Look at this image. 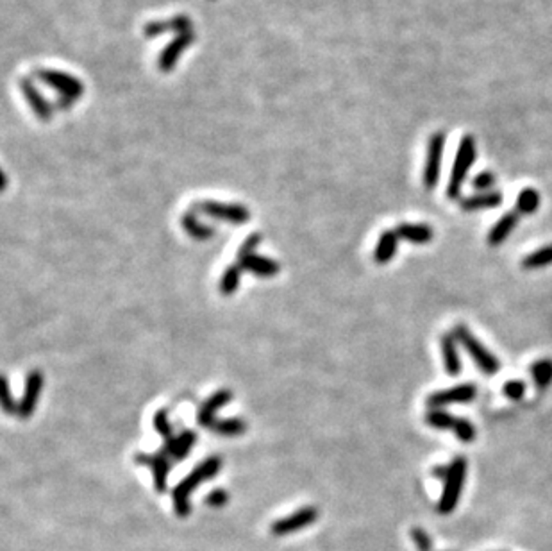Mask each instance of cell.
<instances>
[{"label": "cell", "instance_id": "37", "mask_svg": "<svg viewBox=\"0 0 552 551\" xmlns=\"http://www.w3.org/2000/svg\"><path fill=\"white\" fill-rule=\"evenodd\" d=\"M229 501V492L224 491V489H215L213 492H209L206 496V505L213 506V508H222Z\"/></svg>", "mask_w": 552, "mask_h": 551}, {"label": "cell", "instance_id": "4", "mask_svg": "<svg viewBox=\"0 0 552 551\" xmlns=\"http://www.w3.org/2000/svg\"><path fill=\"white\" fill-rule=\"evenodd\" d=\"M193 211H199V213L220 220V222L235 224V226H241V224H247L250 220L249 208L245 204H238V202L200 200V202L193 204Z\"/></svg>", "mask_w": 552, "mask_h": 551}, {"label": "cell", "instance_id": "21", "mask_svg": "<svg viewBox=\"0 0 552 551\" xmlns=\"http://www.w3.org/2000/svg\"><path fill=\"white\" fill-rule=\"evenodd\" d=\"M181 226L182 229H184L188 235H190L193 240H200V242H206V240H211V238L215 237V229L211 228V226H206V224H202L199 220V217H197V211H186L184 215L181 217Z\"/></svg>", "mask_w": 552, "mask_h": 551}, {"label": "cell", "instance_id": "38", "mask_svg": "<svg viewBox=\"0 0 552 551\" xmlns=\"http://www.w3.org/2000/svg\"><path fill=\"white\" fill-rule=\"evenodd\" d=\"M447 474H448V465H438V467L433 469V476H435L436 480H442V482H445Z\"/></svg>", "mask_w": 552, "mask_h": 551}, {"label": "cell", "instance_id": "6", "mask_svg": "<svg viewBox=\"0 0 552 551\" xmlns=\"http://www.w3.org/2000/svg\"><path fill=\"white\" fill-rule=\"evenodd\" d=\"M453 333L454 337H456V340L461 342V346L465 347L466 353L474 358L475 365H477L483 373L485 374L499 373V369H501V362L497 360V356L492 355V353H490V351L474 337V333L468 331V329H466L465 326H461V324L456 326Z\"/></svg>", "mask_w": 552, "mask_h": 551}, {"label": "cell", "instance_id": "24", "mask_svg": "<svg viewBox=\"0 0 552 551\" xmlns=\"http://www.w3.org/2000/svg\"><path fill=\"white\" fill-rule=\"evenodd\" d=\"M531 376H533L534 385L540 390H545L552 383V360L551 358H542L531 365Z\"/></svg>", "mask_w": 552, "mask_h": 551}, {"label": "cell", "instance_id": "10", "mask_svg": "<svg viewBox=\"0 0 552 551\" xmlns=\"http://www.w3.org/2000/svg\"><path fill=\"white\" fill-rule=\"evenodd\" d=\"M475 396H477V387L474 383H463L457 387L433 392L426 399V403L431 410H435V408H442V406L453 405V403H468V401L475 399Z\"/></svg>", "mask_w": 552, "mask_h": 551}, {"label": "cell", "instance_id": "12", "mask_svg": "<svg viewBox=\"0 0 552 551\" xmlns=\"http://www.w3.org/2000/svg\"><path fill=\"white\" fill-rule=\"evenodd\" d=\"M195 41V32H184V34H177L172 38V41L161 50V54L158 58V69L163 73L172 72L176 69L177 61L186 52V49Z\"/></svg>", "mask_w": 552, "mask_h": 551}, {"label": "cell", "instance_id": "27", "mask_svg": "<svg viewBox=\"0 0 552 551\" xmlns=\"http://www.w3.org/2000/svg\"><path fill=\"white\" fill-rule=\"evenodd\" d=\"M540 208V194L534 188H524L516 197V211L520 215H533Z\"/></svg>", "mask_w": 552, "mask_h": 551}, {"label": "cell", "instance_id": "36", "mask_svg": "<svg viewBox=\"0 0 552 551\" xmlns=\"http://www.w3.org/2000/svg\"><path fill=\"white\" fill-rule=\"evenodd\" d=\"M263 237L261 233H252V235H249L247 237V240L241 244L240 250H238V258H243V256H249V255H254V249H258L259 244H261Z\"/></svg>", "mask_w": 552, "mask_h": 551}, {"label": "cell", "instance_id": "14", "mask_svg": "<svg viewBox=\"0 0 552 551\" xmlns=\"http://www.w3.org/2000/svg\"><path fill=\"white\" fill-rule=\"evenodd\" d=\"M232 397H235L232 390H227V388H220V390H217L215 394H211V396L200 405L199 412H197V424L206 430H211V426H213L215 421H217V412L220 410V408H224L226 405H229L232 401Z\"/></svg>", "mask_w": 552, "mask_h": 551}, {"label": "cell", "instance_id": "29", "mask_svg": "<svg viewBox=\"0 0 552 551\" xmlns=\"http://www.w3.org/2000/svg\"><path fill=\"white\" fill-rule=\"evenodd\" d=\"M152 426H154V430L158 432V435L163 437V441H170L172 437H176V435H173V426L172 423H170V419H168V412L165 410V408L156 412L154 417H152Z\"/></svg>", "mask_w": 552, "mask_h": 551}, {"label": "cell", "instance_id": "20", "mask_svg": "<svg viewBox=\"0 0 552 551\" xmlns=\"http://www.w3.org/2000/svg\"><path fill=\"white\" fill-rule=\"evenodd\" d=\"M397 246H398V235L395 229H388V231L381 233L379 240H377L376 250H374V260L379 265H386L392 261L395 255H397Z\"/></svg>", "mask_w": 552, "mask_h": 551}, {"label": "cell", "instance_id": "31", "mask_svg": "<svg viewBox=\"0 0 552 551\" xmlns=\"http://www.w3.org/2000/svg\"><path fill=\"white\" fill-rule=\"evenodd\" d=\"M143 32H145L147 38H158L163 36L167 32H172V27H170V20H152L143 27Z\"/></svg>", "mask_w": 552, "mask_h": 551}, {"label": "cell", "instance_id": "13", "mask_svg": "<svg viewBox=\"0 0 552 551\" xmlns=\"http://www.w3.org/2000/svg\"><path fill=\"white\" fill-rule=\"evenodd\" d=\"M43 385H45V378H43V374L40 371L34 369L27 374L25 387H23V396L19 403V415L22 419H29L34 414Z\"/></svg>", "mask_w": 552, "mask_h": 551}, {"label": "cell", "instance_id": "8", "mask_svg": "<svg viewBox=\"0 0 552 551\" xmlns=\"http://www.w3.org/2000/svg\"><path fill=\"white\" fill-rule=\"evenodd\" d=\"M134 462L138 465H145L149 467L150 473H152V478H154V489L158 491V494L167 491V483H168V474H170V469H172V464H170V458L165 455L163 451L159 453H138L134 456Z\"/></svg>", "mask_w": 552, "mask_h": 551}, {"label": "cell", "instance_id": "18", "mask_svg": "<svg viewBox=\"0 0 552 551\" xmlns=\"http://www.w3.org/2000/svg\"><path fill=\"white\" fill-rule=\"evenodd\" d=\"M501 204H503V194L501 191H481V194H475V196L466 197V199L461 200V208L465 211L494 210Z\"/></svg>", "mask_w": 552, "mask_h": 551}, {"label": "cell", "instance_id": "26", "mask_svg": "<svg viewBox=\"0 0 552 551\" xmlns=\"http://www.w3.org/2000/svg\"><path fill=\"white\" fill-rule=\"evenodd\" d=\"M241 267L238 263L236 265H229L226 270H224L222 278H220V292L222 296L229 297L232 296L236 290H238V285H240V278H241Z\"/></svg>", "mask_w": 552, "mask_h": 551}, {"label": "cell", "instance_id": "33", "mask_svg": "<svg viewBox=\"0 0 552 551\" xmlns=\"http://www.w3.org/2000/svg\"><path fill=\"white\" fill-rule=\"evenodd\" d=\"M503 392L504 396L509 397L512 401H520L525 396V383L520 379H512V382L504 383Z\"/></svg>", "mask_w": 552, "mask_h": 551}, {"label": "cell", "instance_id": "16", "mask_svg": "<svg viewBox=\"0 0 552 551\" xmlns=\"http://www.w3.org/2000/svg\"><path fill=\"white\" fill-rule=\"evenodd\" d=\"M238 265L241 269L247 270L250 274H256L259 278H274L276 274H279L281 270V265L277 263L276 260H272L268 256H261V255H249L243 256V258H238Z\"/></svg>", "mask_w": 552, "mask_h": 551}, {"label": "cell", "instance_id": "23", "mask_svg": "<svg viewBox=\"0 0 552 551\" xmlns=\"http://www.w3.org/2000/svg\"><path fill=\"white\" fill-rule=\"evenodd\" d=\"M211 432L220 437H238L247 432V423L240 417H229V419H217L211 426Z\"/></svg>", "mask_w": 552, "mask_h": 551}, {"label": "cell", "instance_id": "25", "mask_svg": "<svg viewBox=\"0 0 552 551\" xmlns=\"http://www.w3.org/2000/svg\"><path fill=\"white\" fill-rule=\"evenodd\" d=\"M549 265H552V244L540 247V249H536L522 260V267L529 270L543 269V267H549Z\"/></svg>", "mask_w": 552, "mask_h": 551}, {"label": "cell", "instance_id": "22", "mask_svg": "<svg viewBox=\"0 0 552 551\" xmlns=\"http://www.w3.org/2000/svg\"><path fill=\"white\" fill-rule=\"evenodd\" d=\"M395 233L398 235V238L411 242V244H427L433 240V228H429L426 224L403 222L395 228Z\"/></svg>", "mask_w": 552, "mask_h": 551}, {"label": "cell", "instance_id": "35", "mask_svg": "<svg viewBox=\"0 0 552 551\" xmlns=\"http://www.w3.org/2000/svg\"><path fill=\"white\" fill-rule=\"evenodd\" d=\"M494 185H495L494 172L477 174V176L474 178V181H472V187H474L475 190H481V191H492L490 188H494Z\"/></svg>", "mask_w": 552, "mask_h": 551}, {"label": "cell", "instance_id": "5", "mask_svg": "<svg viewBox=\"0 0 552 551\" xmlns=\"http://www.w3.org/2000/svg\"><path fill=\"white\" fill-rule=\"evenodd\" d=\"M34 75L38 78V81L47 84L50 90H54L59 97H64V99L79 100L84 93V84L75 75L63 72V70L38 69Z\"/></svg>", "mask_w": 552, "mask_h": 551}, {"label": "cell", "instance_id": "34", "mask_svg": "<svg viewBox=\"0 0 552 551\" xmlns=\"http://www.w3.org/2000/svg\"><path fill=\"white\" fill-rule=\"evenodd\" d=\"M409 535H411L413 542L417 544L418 551H433V539H431L429 535H427L426 530L411 528Z\"/></svg>", "mask_w": 552, "mask_h": 551}, {"label": "cell", "instance_id": "2", "mask_svg": "<svg viewBox=\"0 0 552 551\" xmlns=\"http://www.w3.org/2000/svg\"><path fill=\"white\" fill-rule=\"evenodd\" d=\"M465 478H466V460L463 456H457L454 458L451 464H448V474L445 478V485H444V492L440 496L438 506L436 511L440 514H453L454 508L459 503V497H461L463 487H465Z\"/></svg>", "mask_w": 552, "mask_h": 551}, {"label": "cell", "instance_id": "9", "mask_svg": "<svg viewBox=\"0 0 552 551\" xmlns=\"http://www.w3.org/2000/svg\"><path fill=\"white\" fill-rule=\"evenodd\" d=\"M317 519H318L317 506H304V508L293 512V514L277 519L276 523L270 526V532L274 533V535H277V537H283V535H288V533H293L297 532V530L306 528V526L313 524Z\"/></svg>", "mask_w": 552, "mask_h": 551}, {"label": "cell", "instance_id": "1", "mask_svg": "<svg viewBox=\"0 0 552 551\" xmlns=\"http://www.w3.org/2000/svg\"><path fill=\"white\" fill-rule=\"evenodd\" d=\"M222 469V458L220 456H209L200 465H197L184 480L177 483L172 491L173 511L179 517H188L191 514V503L190 496L195 489L199 487L200 483L208 482L215 478Z\"/></svg>", "mask_w": 552, "mask_h": 551}, {"label": "cell", "instance_id": "7", "mask_svg": "<svg viewBox=\"0 0 552 551\" xmlns=\"http://www.w3.org/2000/svg\"><path fill=\"white\" fill-rule=\"evenodd\" d=\"M445 149V132L436 131L427 141V158L426 167H424V187L427 190L438 185L440 181V167H442V156Z\"/></svg>", "mask_w": 552, "mask_h": 551}, {"label": "cell", "instance_id": "32", "mask_svg": "<svg viewBox=\"0 0 552 551\" xmlns=\"http://www.w3.org/2000/svg\"><path fill=\"white\" fill-rule=\"evenodd\" d=\"M2 406H4L5 414H19V403L11 396L10 382L5 376H2Z\"/></svg>", "mask_w": 552, "mask_h": 551}, {"label": "cell", "instance_id": "15", "mask_svg": "<svg viewBox=\"0 0 552 551\" xmlns=\"http://www.w3.org/2000/svg\"><path fill=\"white\" fill-rule=\"evenodd\" d=\"M195 442H197V433L193 430H182L179 435L172 437L170 441H165L161 451L170 460H184L186 456H190Z\"/></svg>", "mask_w": 552, "mask_h": 551}, {"label": "cell", "instance_id": "30", "mask_svg": "<svg viewBox=\"0 0 552 551\" xmlns=\"http://www.w3.org/2000/svg\"><path fill=\"white\" fill-rule=\"evenodd\" d=\"M454 435L457 441L461 442H474L475 441V426L468 419H457L453 428Z\"/></svg>", "mask_w": 552, "mask_h": 551}, {"label": "cell", "instance_id": "3", "mask_svg": "<svg viewBox=\"0 0 552 551\" xmlns=\"http://www.w3.org/2000/svg\"><path fill=\"white\" fill-rule=\"evenodd\" d=\"M477 150H475V140L472 137H463L461 143L457 147L456 160L453 165V172H451V179H448L447 187V197L448 199H457L461 194L463 183L466 179V174L474 165Z\"/></svg>", "mask_w": 552, "mask_h": 551}, {"label": "cell", "instance_id": "19", "mask_svg": "<svg viewBox=\"0 0 552 551\" xmlns=\"http://www.w3.org/2000/svg\"><path fill=\"white\" fill-rule=\"evenodd\" d=\"M518 219H520V213L518 211H509L504 217H501V220L495 222V226L490 229L488 233V244L490 246H501L504 240H506L509 235H512L513 229L516 228L518 224Z\"/></svg>", "mask_w": 552, "mask_h": 551}, {"label": "cell", "instance_id": "11", "mask_svg": "<svg viewBox=\"0 0 552 551\" xmlns=\"http://www.w3.org/2000/svg\"><path fill=\"white\" fill-rule=\"evenodd\" d=\"M19 86L20 91H22L23 99L27 100L29 108H31V111L34 113V117H36L40 122H50L52 115H54V108H52V104L49 102V99L38 90L36 84H34L29 78H23L20 79Z\"/></svg>", "mask_w": 552, "mask_h": 551}, {"label": "cell", "instance_id": "17", "mask_svg": "<svg viewBox=\"0 0 552 551\" xmlns=\"http://www.w3.org/2000/svg\"><path fill=\"white\" fill-rule=\"evenodd\" d=\"M440 347H442V356H444V365L447 374L456 376L461 373V358L457 351V340L454 333H445L440 338Z\"/></svg>", "mask_w": 552, "mask_h": 551}, {"label": "cell", "instance_id": "28", "mask_svg": "<svg viewBox=\"0 0 552 551\" xmlns=\"http://www.w3.org/2000/svg\"><path fill=\"white\" fill-rule=\"evenodd\" d=\"M457 417L451 415L448 412L442 410V408H435L426 414V423L429 424L431 428L436 430H453L456 424Z\"/></svg>", "mask_w": 552, "mask_h": 551}]
</instances>
